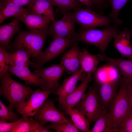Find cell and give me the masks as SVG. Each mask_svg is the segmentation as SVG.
<instances>
[{
  "label": "cell",
  "mask_w": 132,
  "mask_h": 132,
  "mask_svg": "<svg viewBox=\"0 0 132 132\" xmlns=\"http://www.w3.org/2000/svg\"><path fill=\"white\" fill-rule=\"evenodd\" d=\"M53 5L49 0H33L27 9L30 13L55 21Z\"/></svg>",
  "instance_id": "ffe728a7"
},
{
  "label": "cell",
  "mask_w": 132,
  "mask_h": 132,
  "mask_svg": "<svg viewBox=\"0 0 132 132\" xmlns=\"http://www.w3.org/2000/svg\"><path fill=\"white\" fill-rule=\"evenodd\" d=\"M33 0H3L1 2H12L19 6L23 7V6H28L31 3Z\"/></svg>",
  "instance_id": "e575fe53"
},
{
  "label": "cell",
  "mask_w": 132,
  "mask_h": 132,
  "mask_svg": "<svg viewBox=\"0 0 132 132\" xmlns=\"http://www.w3.org/2000/svg\"><path fill=\"white\" fill-rule=\"evenodd\" d=\"M55 92L51 89L34 90L25 101L16 108L17 112L22 117H33L49 95Z\"/></svg>",
  "instance_id": "52a82bcc"
},
{
  "label": "cell",
  "mask_w": 132,
  "mask_h": 132,
  "mask_svg": "<svg viewBox=\"0 0 132 132\" xmlns=\"http://www.w3.org/2000/svg\"><path fill=\"white\" fill-rule=\"evenodd\" d=\"M77 42H75L61 58L60 64L64 67L65 71L70 75L81 68L80 62L81 51Z\"/></svg>",
  "instance_id": "e0dca14e"
},
{
  "label": "cell",
  "mask_w": 132,
  "mask_h": 132,
  "mask_svg": "<svg viewBox=\"0 0 132 132\" xmlns=\"http://www.w3.org/2000/svg\"><path fill=\"white\" fill-rule=\"evenodd\" d=\"M82 4L91 8H93L94 5L91 0H76Z\"/></svg>",
  "instance_id": "8d00e7d4"
},
{
  "label": "cell",
  "mask_w": 132,
  "mask_h": 132,
  "mask_svg": "<svg viewBox=\"0 0 132 132\" xmlns=\"http://www.w3.org/2000/svg\"><path fill=\"white\" fill-rule=\"evenodd\" d=\"M75 107L76 109L85 115L89 124L95 121L103 108L99 101L97 87L91 86L87 93Z\"/></svg>",
  "instance_id": "ba28073f"
},
{
  "label": "cell",
  "mask_w": 132,
  "mask_h": 132,
  "mask_svg": "<svg viewBox=\"0 0 132 132\" xmlns=\"http://www.w3.org/2000/svg\"><path fill=\"white\" fill-rule=\"evenodd\" d=\"M75 22L80 26L81 29L89 30L98 27H107L111 25L112 22L108 16H103L98 14L91 8L79 9L75 10L72 13Z\"/></svg>",
  "instance_id": "8992f818"
},
{
  "label": "cell",
  "mask_w": 132,
  "mask_h": 132,
  "mask_svg": "<svg viewBox=\"0 0 132 132\" xmlns=\"http://www.w3.org/2000/svg\"><path fill=\"white\" fill-rule=\"evenodd\" d=\"M22 117L11 132H40L43 125L32 117Z\"/></svg>",
  "instance_id": "d4e9b609"
},
{
  "label": "cell",
  "mask_w": 132,
  "mask_h": 132,
  "mask_svg": "<svg viewBox=\"0 0 132 132\" xmlns=\"http://www.w3.org/2000/svg\"><path fill=\"white\" fill-rule=\"evenodd\" d=\"M48 32L39 33L31 31H22L18 34L14 41L9 46L11 50L19 48L29 52L32 57L39 56L42 50Z\"/></svg>",
  "instance_id": "277c9868"
},
{
  "label": "cell",
  "mask_w": 132,
  "mask_h": 132,
  "mask_svg": "<svg viewBox=\"0 0 132 132\" xmlns=\"http://www.w3.org/2000/svg\"><path fill=\"white\" fill-rule=\"evenodd\" d=\"M126 84L121 80L119 89L109 108L108 120L111 132H116L120 122L132 108Z\"/></svg>",
  "instance_id": "6da1fadb"
},
{
  "label": "cell",
  "mask_w": 132,
  "mask_h": 132,
  "mask_svg": "<svg viewBox=\"0 0 132 132\" xmlns=\"http://www.w3.org/2000/svg\"><path fill=\"white\" fill-rule=\"evenodd\" d=\"M0 100V122H15L20 119L17 113L13 112Z\"/></svg>",
  "instance_id": "4dcf8cb0"
},
{
  "label": "cell",
  "mask_w": 132,
  "mask_h": 132,
  "mask_svg": "<svg viewBox=\"0 0 132 132\" xmlns=\"http://www.w3.org/2000/svg\"><path fill=\"white\" fill-rule=\"evenodd\" d=\"M54 101L48 98L33 116L34 119L44 125L49 122L71 123L55 107Z\"/></svg>",
  "instance_id": "30bf717a"
},
{
  "label": "cell",
  "mask_w": 132,
  "mask_h": 132,
  "mask_svg": "<svg viewBox=\"0 0 132 132\" xmlns=\"http://www.w3.org/2000/svg\"><path fill=\"white\" fill-rule=\"evenodd\" d=\"M46 128L54 129L57 132H78L79 130L71 123L65 122H51L45 125Z\"/></svg>",
  "instance_id": "f546056e"
},
{
  "label": "cell",
  "mask_w": 132,
  "mask_h": 132,
  "mask_svg": "<svg viewBox=\"0 0 132 132\" xmlns=\"http://www.w3.org/2000/svg\"><path fill=\"white\" fill-rule=\"evenodd\" d=\"M8 72L23 80L27 85L40 87L43 90L49 89V85L47 82L43 78L32 73L28 67H19L9 64Z\"/></svg>",
  "instance_id": "8fae6325"
},
{
  "label": "cell",
  "mask_w": 132,
  "mask_h": 132,
  "mask_svg": "<svg viewBox=\"0 0 132 132\" xmlns=\"http://www.w3.org/2000/svg\"><path fill=\"white\" fill-rule=\"evenodd\" d=\"M131 103H132V99L131 100Z\"/></svg>",
  "instance_id": "f35d334b"
},
{
  "label": "cell",
  "mask_w": 132,
  "mask_h": 132,
  "mask_svg": "<svg viewBox=\"0 0 132 132\" xmlns=\"http://www.w3.org/2000/svg\"><path fill=\"white\" fill-rule=\"evenodd\" d=\"M65 113L70 116L74 124L78 130L83 132H90L89 121L82 112L76 109L73 108Z\"/></svg>",
  "instance_id": "484cf974"
},
{
  "label": "cell",
  "mask_w": 132,
  "mask_h": 132,
  "mask_svg": "<svg viewBox=\"0 0 132 132\" xmlns=\"http://www.w3.org/2000/svg\"><path fill=\"white\" fill-rule=\"evenodd\" d=\"M57 6L64 14L71 10L83 8L81 4L76 0H49Z\"/></svg>",
  "instance_id": "f1b7e54d"
},
{
  "label": "cell",
  "mask_w": 132,
  "mask_h": 132,
  "mask_svg": "<svg viewBox=\"0 0 132 132\" xmlns=\"http://www.w3.org/2000/svg\"><path fill=\"white\" fill-rule=\"evenodd\" d=\"M96 55H92L88 51L84 48L80 51V65L84 72L92 74L96 71L99 62Z\"/></svg>",
  "instance_id": "cb8c5ba5"
},
{
  "label": "cell",
  "mask_w": 132,
  "mask_h": 132,
  "mask_svg": "<svg viewBox=\"0 0 132 132\" xmlns=\"http://www.w3.org/2000/svg\"><path fill=\"white\" fill-rule=\"evenodd\" d=\"M94 5L101 10L103 13L104 9L107 6V3L108 2L107 0H91Z\"/></svg>",
  "instance_id": "d590c367"
},
{
  "label": "cell",
  "mask_w": 132,
  "mask_h": 132,
  "mask_svg": "<svg viewBox=\"0 0 132 132\" xmlns=\"http://www.w3.org/2000/svg\"><path fill=\"white\" fill-rule=\"evenodd\" d=\"M81 68L70 76L66 78L60 87L54 94L58 97L59 104L75 90L78 81H83L86 75Z\"/></svg>",
  "instance_id": "9a60e30c"
},
{
  "label": "cell",
  "mask_w": 132,
  "mask_h": 132,
  "mask_svg": "<svg viewBox=\"0 0 132 132\" xmlns=\"http://www.w3.org/2000/svg\"><path fill=\"white\" fill-rule=\"evenodd\" d=\"M116 132H132V108L120 122Z\"/></svg>",
  "instance_id": "1f68e13d"
},
{
  "label": "cell",
  "mask_w": 132,
  "mask_h": 132,
  "mask_svg": "<svg viewBox=\"0 0 132 132\" xmlns=\"http://www.w3.org/2000/svg\"><path fill=\"white\" fill-rule=\"evenodd\" d=\"M19 19L30 31L39 33L48 32V27L51 22L47 18L29 13L28 11L23 12Z\"/></svg>",
  "instance_id": "2e32d148"
},
{
  "label": "cell",
  "mask_w": 132,
  "mask_h": 132,
  "mask_svg": "<svg viewBox=\"0 0 132 132\" xmlns=\"http://www.w3.org/2000/svg\"><path fill=\"white\" fill-rule=\"evenodd\" d=\"M92 74L88 73L83 82L68 95L59 106L65 112L76 106L83 98L88 85L91 81Z\"/></svg>",
  "instance_id": "5bb4252c"
},
{
  "label": "cell",
  "mask_w": 132,
  "mask_h": 132,
  "mask_svg": "<svg viewBox=\"0 0 132 132\" xmlns=\"http://www.w3.org/2000/svg\"><path fill=\"white\" fill-rule=\"evenodd\" d=\"M107 109L103 107L102 111L95 121L90 132H111L108 120Z\"/></svg>",
  "instance_id": "83f0119b"
},
{
  "label": "cell",
  "mask_w": 132,
  "mask_h": 132,
  "mask_svg": "<svg viewBox=\"0 0 132 132\" xmlns=\"http://www.w3.org/2000/svg\"><path fill=\"white\" fill-rule=\"evenodd\" d=\"M132 30L125 27L114 37L113 45L122 57L132 58V47L130 42Z\"/></svg>",
  "instance_id": "ac0fdd59"
},
{
  "label": "cell",
  "mask_w": 132,
  "mask_h": 132,
  "mask_svg": "<svg viewBox=\"0 0 132 132\" xmlns=\"http://www.w3.org/2000/svg\"><path fill=\"white\" fill-rule=\"evenodd\" d=\"M75 23L72 13L69 11L60 20L52 22L48 30L49 34L53 39L58 37L75 38L77 34L75 30Z\"/></svg>",
  "instance_id": "9c48e42d"
},
{
  "label": "cell",
  "mask_w": 132,
  "mask_h": 132,
  "mask_svg": "<svg viewBox=\"0 0 132 132\" xmlns=\"http://www.w3.org/2000/svg\"><path fill=\"white\" fill-rule=\"evenodd\" d=\"M75 38L58 37L53 41L38 57L35 58L33 62H30L32 68H40L45 64L58 56L68 48L71 47L76 42Z\"/></svg>",
  "instance_id": "5b68a950"
},
{
  "label": "cell",
  "mask_w": 132,
  "mask_h": 132,
  "mask_svg": "<svg viewBox=\"0 0 132 132\" xmlns=\"http://www.w3.org/2000/svg\"><path fill=\"white\" fill-rule=\"evenodd\" d=\"M3 0H0V2H1Z\"/></svg>",
  "instance_id": "ab89813d"
},
{
  "label": "cell",
  "mask_w": 132,
  "mask_h": 132,
  "mask_svg": "<svg viewBox=\"0 0 132 132\" xmlns=\"http://www.w3.org/2000/svg\"><path fill=\"white\" fill-rule=\"evenodd\" d=\"M6 49L0 46V78L1 81L3 77L8 72V64L6 57Z\"/></svg>",
  "instance_id": "d6a6232c"
},
{
  "label": "cell",
  "mask_w": 132,
  "mask_h": 132,
  "mask_svg": "<svg viewBox=\"0 0 132 132\" xmlns=\"http://www.w3.org/2000/svg\"><path fill=\"white\" fill-rule=\"evenodd\" d=\"M131 100L132 99V82L126 84Z\"/></svg>",
  "instance_id": "74e56055"
},
{
  "label": "cell",
  "mask_w": 132,
  "mask_h": 132,
  "mask_svg": "<svg viewBox=\"0 0 132 132\" xmlns=\"http://www.w3.org/2000/svg\"><path fill=\"white\" fill-rule=\"evenodd\" d=\"M19 121L20 119L15 122H0V132H11Z\"/></svg>",
  "instance_id": "836d02e7"
},
{
  "label": "cell",
  "mask_w": 132,
  "mask_h": 132,
  "mask_svg": "<svg viewBox=\"0 0 132 132\" xmlns=\"http://www.w3.org/2000/svg\"></svg>",
  "instance_id": "60d3db41"
},
{
  "label": "cell",
  "mask_w": 132,
  "mask_h": 132,
  "mask_svg": "<svg viewBox=\"0 0 132 132\" xmlns=\"http://www.w3.org/2000/svg\"><path fill=\"white\" fill-rule=\"evenodd\" d=\"M27 11H28L27 9L13 2H0V23L9 17H19L23 12Z\"/></svg>",
  "instance_id": "603a6c76"
},
{
  "label": "cell",
  "mask_w": 132,
  "mask_h": 132,
  "mask_svg": "<svg viewBox=\"0 0 132 132\" xmlns=\"http://www.w3.org/2000/svg\"><path fill=\"white\" fill-rule=\"evenodd\" d=\"M0 82V95L7 99L8 107L11 110L25 101L34 90L14 80L8 72L4 75Z\"/></svg>",
  "instance_id": "7a4b0ae2"
},
{
  "label": "cell",
  "mask_w": 132,
  "mask_h": 132,
  "mask_svg": "<svg viewBox=\"0 0 132 132\" xmlns=\"http://www.w3.org/2000/svg\"><path fill=\"white\" fill-rule=\"evenodd\" d=\"M96 55L99 60L108 61L117 67L122 76L121 80L123 81L127 84L132 82V58L126 60L114 59L109 57L105 54H98Z\"/></svg>",
  "instance_id": "d6986e66"
},
{
  "label": "cell",
  "mask_w": 132,
  "mask_h": 132,
  "mask_svg": "<svg viewBox=\"0 0 132 132\" xmlns=\"http://www.w3.org/2000/svg\"><path fill=\"white\" fill-rule=\"evenodd\" d=\"M121 81V80L117 81H108L98 85L97 87L98 96L103 107L109 108L116 95Z\"/></svg>",
  "instance_id": "4fadbf2b"
},
{
  "label": "cell",
  "mask_w": 132,
  "mask_h": 132,
  "mask_svg": "<svg viewBox=\"0 0 132 132\" xmlns=\"http://www.w3.org/2000/svg\"><path fill=\"white\" fill-rule=\"evenodd\" d=\"M65 70L60 65H53L46 68H38L33 73L45 80L49 85V89L56 91L60 85L59 81Z\"/></svg>",
  "instance_id": "7c38bea8"
},
{
  "label": "cell",
  "mask_w": 132,
  "mask_h": 132,
  "mask_svg": "<svg viewBox=\"0 0 132 132\" xmlns=\"http://www.w3.org/2000/svg\"><path fill=\"white\" fill-rule=\"evenodd\" d=\"M11 53L7 52L6 59L8 64L19 67H28L31 55L28 52L19 48L11 50Z\"/></svg>",
  "instance_id": "7402d4cb"
},
{
  "label": "cell",
  "mask_w": 132,
  "mask_h": 132,
  "mask_svg": "<svg viewBox=\"0 0 132 132\" xmlns=\"http://www.w3.org/2000/svg\"><path fill=\"white\" fill-rule=\"evenodd\" d=\"M120 31L117 27L111 25L101 30L81 29L77 33L75 39L76 42L95 46L104 53L111 39Z\"/></svg>",
  "instance_id": "3957f363"
},
{
  "label": "cell",
  "mask_w": 132,
  "mask_h": 132,
  "mask_svg": "<svg viewBox=\"0 0 132 132\" xmlns=\"http://www.w3.org/2000/svg\"><path fill=\"white\" fill-rule=\"evenodd\" d=\"M132 0H107L111 6V11L108 15L112 20L114 26L117 27L123 21L120 19L119 14L121 9L128 2Z\"/></svg>",
  "instance_id": "4316f807"
},
{
  "label": "cell",
  "mask_w": 132,
  "mask_h": 132,
  "mask_svg": "<svg viewBox=\"0 0 132 132\" xmlns=\"http://www.w3.org/2000/svg\"><path fill=\"white\" fill-rule=\"evenodd\" d=\"M19 17L10 22L0 27V44L6 49L9 48L11 40L13 36L19 30Z\"/></svg>",
  "instance_id": "44dd1931"
}]
</instances>
